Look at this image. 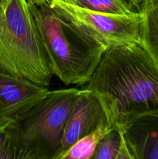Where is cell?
<instances>
[{
    "instance_id": "obj_1",
    "label": "cell",
    "mask_w": 158,
    "mask_h": 159,
    "mask_svg": "<svg viewBox=\"0 0 158 159\" xmlns=\"http://www.w3.org/2000/svg\"><path fill=\"white\" fill-rule=\"evenodd\" d=\"M85 85L97 95L109 124L121 131L143 116L158 117V65L140 43L107 48Z\"/></svg>"
},
{
    "instance_id": "obj_4",
    "label": "cell",
    "mask_w": 158,
    "mask_h": 159,
    "mask_svg": "<svg viewBox=\"0 0 158 159\" xmlns=\"http://www.w3.org/2000/svg\"><path fill=\"white\" fill-rule=\"evenodd\" d=\"M80 89L50 91L9 124L23 159H58L65 126Z\"/></svg>"
},
{
    "instance_id": "obj_14",
    "label": "cell",
    "mask_w": 158,
    "mask_h": 159,
    "mask_svg": "<svg viewBox=\"0 0 158 159\" xmlns=\"http://www.w3.org/2000/svg\"><path fill=\"white\" fill-rule=\"evenodd\" d=\"M121 1L125 3L133 12H139L143 0H121Z\"/></svg>"
},
{
    "instance_id": "obj_3",
    "label": "cell",
    "mask_w": 158,
    "mask_h": 159,
    "mask_svg": "<svg viewBox=\"0 0 158 159\" xmlns=\"http://www.w3.org/2000/svg\"><path fill=\"white\" fill-rule=\"evenodd\" d=\"M0 68L49 86L53 74L27 0H7L0 7Z\"/></svg>"
},
{
    "instance_id": "obj_2",
    "label": "cell",
    "mask_w": 158,
    "mask_h": 159,
    "mask_svg": "<svg viewBox=\"0 0 158 159\" xmlns=\"http://www.w3.org/2000/svg\"><path fill=\"white\" fill-rule=\"evenodd\" d=\"M53 75L67 85H85L106 48L77 29L45 0H28Z\"/></svg>"
},
{
    "instance_id": "obj_8",
    "label": "cell",
    "mask_w": 158,
    "mask_h": 159,
    "mask_svg": "<svg viewBox=\"0 0 158 159\" xmlns=\"http://www.w3.org/2000/svg\"><path fill=\"white\" fill-rule=\"evenodd\" d=\"M123 134L133 159H158V117L143 116Z\"/></svg>"
},
{
    "instance_id": "obj_15",
    "label": "cell",
    "mask_w": 158,
    "mask_h": 159,
    "mask_svg": "<svg viewBox=\"0 0 158 159\" xmlns=\"http://www.w3.org/2000/svg\"><path fill=\"white\" fill-rule=\"evenodd\" d=\"M6 1H7V0H0V7H1V6H2V5L4 4Z\"/></svg>"
},
{
    "instance_id": "obj_10",
    "label": "cell",
    "mask_w": 158,
    "mask_h": 159,
    "mask_svg": "<svg viewBox=\"0 0 158 159\" xmlns=\"http://www.w3.org/2000/svg\"><path fill=\"white\" fill-rule=\"evenodd\" d=\"M112 127H102L79 139L67 151L61 159L92 158L99 141Z\"/></svg>"
},
{
    "instance_id": "obj_12",
    "label": "cell",
    "mask_w": 158,
    "mask_h": 159,
    "mask_svg": "<svg viewBox=\"0 0 158 159\" xmlns=\"http://www.w3.org/2000/svg\"><path fill=\"white\" fill-rule=\"evenodd\" d=\"M123 132L112 127L100 139L93 155V159H116L121 144Z\"/></svg>"
},
{
    "instance_id": "obj_9",
    "label": "cell",
    "mask_w": 158,
    "mask_h": 159,
    "mask_svg": "<svg viewBox=\"0 0 158 159\" xmlns=\"http://www.w3.org/2000/svg\"><path fill=\"white\" fill-rule=\"evenodd\" d=\"M140 44L158 65V0H143Z\"/></svg>"
},
{
    "instance_id": "obj_6",
    "label": "cell",
    "mask_w": 158,
    "mask_h": 159,
    "mask_svg": "<svg viewBox=\"0 0 158 159\" xmlns=\"http://www.w3.org/2000/svg\"><path fill=\"white\" fill-rule=\"evenodd\" d=\"M49 92L47 87L0 68V125L20 119Z\"/></svg>"
},
{
    "instance_id": "obj_5",
    "label": "cell",
    "mask_w": 158,
    "mask_h": 159,
    "mask_svg": "<svg viewBox=\"0 0 158 159\" xmlns=\"http://www.w3.org/2000/svg\"><path fill=\"white\" fill-rule=\"evenodd\" d=\"M56 12L105 48L140 43L142 15L112 14L82 9L61 0H45Z\"/></svg>"
},
{
    "instance_id": "obj_13",
    "label": "cell",
    "mask_w": 158,
    "mask_h": 159,
    "mask_svg": "<svg viewBox=\"0 0 158 159\" xmlns=\"http://www.w3.org/2000/svg\"><path fill=\"white\" fill-rule=\"evenodd\" d=\"M9 124L0 125V159H23Z\"/></svg>"
},
{
    "instance_id": "obj_7",
    "label": "cell",
    "mask_w": 158,
    "mask_h": 159,
    "mask_svg": "<svg viewBox=\"0 0 158 159\" xmlns=\"http://www.w3.org/2000/svg\"><path fill=\"white\" fill-rule=\"evenodd\" d=\"M107 126L112 125L97 95L86 89H80L67 120L58 159L79 139Z\"/></svg>"
},
{
    "instance_id": "obj_11",
    "label": "cell",
    "mask_w": 158,
    "mask_h": 159,
    "mask_svg": "<svg viewBox=\"0 0 158 159\" xmlns=\"http://www.w3.org/2000/svg\"><path fill=\"white\" fill-rule=\"evenodd\" d=\"M82 9L112 14H132L131 10L121 0H61Z\"/></svg>"
}]
</instances>
